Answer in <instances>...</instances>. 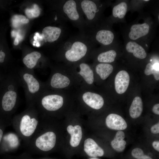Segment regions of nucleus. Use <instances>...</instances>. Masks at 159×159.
Here are the masks:
<instances>
[{
    "label": "nucleus",
    "instance_id": "obj_25",
    "mask_svg": "<svg viewBox=\"0 0 159 159\" xmlns=\"http://www.w3.org/2000/svg\"><path fill=\"white\" fill-rule=\"evenodd\" d=\"M127 4L122 2L114 6L112 9V15L115 17L122 19L125 16L127 10Z\"/></svg>",
    "mask_w": 159,
    "mask_h": 159
},
{
    "label": "nucleus",
    "instance_id": "obj_30",
    "mask_svg": "<svg viewBox=\"0 0 159 159\" xmlns=\"http://www.w3.org/2000/svg\"><path fill=\"white\" fill-rule=\"evenodd\" d=\"M151 132L153 134H157L159 133V123L153 126L150 128Z\"/></svg>",
    "mask_w": 159,
    "mask_h": 159
},
{
    "label": "nucleus",
    "instance_id": "obj_34",
    "mask_svg": "<svg viewBox=\"0 0 159 159\" xmlns=\"http://www.w3.org/2000/svg\"><path fill=\"white\" fill-rule=\"evenodd\" d=\"M8 90L9 91H14V87L13 85H10L8 87Z\"/></svg>",
    "mask_w": 159,
    "mask_h": 159
},
{
    "label": "nucleus",
    "instance_id": "obj_1",
    "mask_svg": "<svg viewBox=\"0 0 159 159\" xmlns=\"http://www.w3.org/2000/svg\"><path fill=\"white\" fill-rule=\"evenodd\" d=\"M66 47L63 56L65 60L70 63H77L82 60L87 56L88 51L87 43L82 40L73 41L68 48Z\"/></svg>",
    "mask_w": 159,
    "mask_h": 159
},
{
    "label": "nucleus",
    "instance_id": "obj_27",
    "mask_svg": "<svg viewBox=\"0 0 159 159\" xmlns=\"http://www.w3.org/2000/svg\"><path fill=\"white\" fill-rule=\"evenodd\" d=\"M25 13L27 17L29 19H32L38 17L40 14V9L37 4H34L31 8H27L25 10Z\"/></svg>",
    "mask_w": 159,
    "mask_h": 159
},
{
    "label": "nucleus",
    "instance_id": "obj_24",
    "mask_svg": "<svg viewBox=\"0 0 159 159\" xmlns=\"http://www.w3.org/2000/svg\"><path fill=\"white\" fill-rule=\"evenodd\" d=\"M116 55L115 50H111L100 54L97 57V60L100 63H111L114 61Z\"/></svg>",
    "mask_w": 159,
    "mask_h": 159
},
{
    "label": "nucleus",
    "instance_id": "obj_18",
    "mask_svg": "<svg viewBox=\"0 0 159 159\" xmlns=\"http://www.w3.org/2000/svg\"><path fill=\"white\" fill-rule=\"evenodd\" d=\"M125 137L124 132L121 130L118 131L115 136L111 143V145L113 148L116 151L120 152L125 149L126 141L123 139Z\"/></svg>",
    "mask_w": 159,
    "mask_h": 159
},
{
    "label": "nucleus",
    "instance_id": "obj_39",
    "mask_svg": "<svg viewBox=\"0 0 159 159\" xmlns=\"http://www.w3.org/2000/svg\"><path fill=\"white\" fill-rule=\"evenodd\" d=\"M37 36H35L34 37V39L35 40H37Z\"/></svg>",
    "mask_w": 159,
    "mask_h": 159
},
{
    "label": "nucleus",
    "instance_id": "obj_36",
    "mask_svg": "<svg viewBox=\"0 0 159 159\" xmlns=\"http://www.w3.org/2000/svg\"><path fill=\"white\" fill-rule=\"evenodd\" d=\"M3 135V132L2 130L0 128V143L1 141Z\"/></svg>",
    "mask_w": 159,
    "mask_h": 159
},
{
    "label": "nucleus",
    "instance_id": "obj_3",
    "mask_svg": "<svg viewBox=\"0 0 159 159\" xmlns=\"http://www.w3.org/2000/svg\"><path fill=\"white\" fill-rule=\"evenodd\" d=\"M56 136L52 131H48L38 137L35 145L39 149L44 151H48L53 148L56 143Z\"/></svg>",
    "mask_w": 159,
    "mask_h": 159
},
{
    "label": "nucleus",
    "instance_id": "obj_19",
    "mask_svg": "<svg viewBox=\"0 0 159 159\" xmlns=\"http://www.w3.org/2000/svg\"><path fill=\"white\" fill-rule=\"evenodd\" d=\"M143 103L141 98L138 96L135 97L129 109V114L132 118L139 117L143 111Z\"/></svg>",
    "mask_w": 159,
    "mask_h": 159
},
{
    "label": "nucleus",
    "instance_id": "obj_2",
    "mask_svg": "<svg viewBox=\"0 0 159 159\" xmlns=\"http://www.w3.org/2000/svg\"><path fill=\"white\" fill-rule=\"evenodd\" d=\"M65 96L63 94L62 95L53 94L46 95L42 99V105L45 109L48 111L57 110L63 106Z\"/></svg>",
    "mask_w": 159,
    "mask_h": 159
},
{
    "label": "nucleus",
    "instance_id": "obj_4",
    "mask_svg": "<svg viewBox=\"0 0 159 159\" xmlns=\"http://www.w3.org/2000/svg\"><path fill=\"white\" fill-rule=\"evenodd\" d=\"M75 71V76L86 85L92 84L94 81V73L90 65L85 62L78 63Z\"/></svg>",
    "mask_w": 159,
    "mask_h": 159
},
{
    "label": "nucleus",
    "instance_id": "obj_16",
    "mask_svg": "<svg viewBox=\"0 0 159 159\" xmlns=\"http://www.w3.org/2000/svg\"><path fill=\"white\" fill-rule=\"evenodd\" d=\"M16 98L17 94L15 92H7L2 99V106L3 109L6 111L11 110L15 105Z\"/></svg>",
    "mask_w": 159,
    "mask_h": 159
},
{
    "label": "nucleus",
    "instance_id": "obj_9",
    "mask_svg": "<svg viewBox=\"0 0 159 159\" xmlns=\"http://www.w3.org/2000/svg\"><path fill=\"white\" fill-rule=\"evenodd\" d=\"M105 123L107 127L113 130H122L127 127L125 120L120 116L114 113L109 115L106 117Z\"/></svg>",
    "mask_w": 159,
    "mask_h": 159
},
{
    "label": "nucleus",
    "instance_id": "obj_20",
    "mask_svg": "<svg viewBox=\"0 0 159 159\" xmlns=\"http://www.w3.org/2000/svg\"><path fill=\"white\" fill-rule=\"evenodd\" d=\"M95 38L100 43L104 45L111 44L113 42L114 35L111 31L105 29L99 31L96 33Z\"/></svg>",
    "mask_w": 159,
    "mask_h": 159
},
{
    "label": "nucleus",
    "instance_id": "obj_14",
    "mask_svg": "<svg viewBox=\"0 0 159 159\" xmlns=\"http://www.w3.org/2000/svg\"><path fill=\"white\" fill-rule=\"evenodd\" d=\"M62 31V29L59 27L47 26L43 29L42 35L45 42L51 43L59 38Z\"/></svg>",
    "mask_w": 159,
    "mask_h": 159
},
{
    "label": "nucleus",
    "instance_id": "obj_32",
    "mask_svg": "<svg viewBox=\"0 0 159 159\" xmlns=\"http://www.w3.org/2000/svg\"><path fill=\"white\" fill-rule=\"evenodd\" d=\"M152 145L155 150L157 151H159V141H155L152 143Z\"/></svg>",
    "mask_w": 159,
    "mask_h": 159
},
{
    "label": "nucleus",
    "instance_id": "obj_17",
    "mask_svg": "<svg viewBox=\"0 0 159 159\" xmlns=\"http://www.w3.org/2000/svg\"><path fill=\"white\" fill-rule=\"evenodd\" d=\"M126 49L127 51L132 53L134 56L137 58L143 59L147 56L145 49L135 42L130 41L128 42L126 46Z\"/></svg>",
    "mask_w": 159,
    "mask_h": 159
},
{
    "label": "nucleus",
    "instance_id": "obj_23",
    "mask_svg": "<svg viewBox=\"0 0 159 159\" xmlns=\"http://www.w3.org/2000/svg\"><path fill=\"white\" fill-rule=\"evenodd\" d=\"M23 78L27 84L29 91L34 93L37 92L39 89V84L38 81L30 74L25 73Z\"/></svg>",
    "mask_w": 159,
    "mask_h": 159
},
{
    "label": "nucleus",
    "instance_id": "obj_5",
    "mask_svg": "<svg viewBox=\"0 0 159 159\" xmlns=\"http://www.w3.org/2000/svg\"><path fill=\"white\" fill-rule=\"evenodd\" d=\"M80 96L84 103L92 109L99 110L104 105V99L98 94L85 90L81 93Z\"/></svg>",
    "mask_w": 159,
    "mask_h": 159
},
{
    "label": "nucleus",
    "instance_id": "obj_37",
    "mask_svg": "<svg viewBox=\"0 0 159 159\" xmlns=\"http://www.w3.org/2000/svg\"><path fill=\"white\" fill-rule=\"evenodd\" d=\"M11 35L13 37H14L15 36V32L14 31L11 32Z\"/></svg>",
    "mask_w": 159,
    "mask_h": 159
},
{
    "label": "nucleus",
    "instance_id": "obj_6",
    "mask_svg": "<svg viewBox=\"0 0 159 159\" xmlns=\"http://www.w3.org/2000/svg\"><path fill=\"white\" fill-rule=\"evenodd\" d=\"M38 122L35 118L28 115H24L20 122L19 129L21 134L26 137L31 136L35 131Z\"/></svg>",
    "mask_w": 159,
    "mask_h": 159
},
{
    "label": "nucleus",
    "instance_id": "obj_33",
    "mask_svg": "<svg viewBox=\"0 0 159 159\" xmlns=\"http://www.w3.org/2000/svg\"><path fill=\"white\" fill-rule=\"evenodd\" d=\"M5 56V53L2 51H0V62L2 63L4 62Z\"/></svg>",
    "mask_w": 159,
    "mask_h": 159
},
{
    "label": "nucleus",
    "instance_id": "obj_8",
    "mask_svg": "<svg viewBox=\"0 0 159 159\" xmlns=\"http://www.w3.org/2000/svg\"><path fill=\"white\" fill-rule=\"evenodd\" d=\"M130 76L125 71L119 72L116 75L115 80V88L117 92L122 94L126 91L129 85Z\"/></svg>",
    "mask_w": 159,
    "mask_h": 159
},
{
    "label": "nucleus",
    "instance_id": "obj_28",
    "mask_svg": "<svg viewBox=\"0 0 159 159\" xmlns=\"http://www.w3.org/2000/svg\"><path fill=\"white\" fill-rule=\"evenodd\" d=\"M159 71L155 69L153 67V64L149 63L147 64L144 73L145 74L147 75L153 74L155 80H159Z\"/></svg>",
    "mask_w": 159,
    "mask_h": 159
},
{
    "label": "nucleus",
    "instance_id": "obj_11",
    "mask_svg": "<svg viewBox=\"0 0 159 159\" xmlns=\"http://www.w3.org/2000/svg\"><path fill=\"white\" fill-rule=\"evenodd\" d=\"M84 147L85 153L90 157H101L104 155L103 149L92 138H88L85 140Z\"/></svg>",
    "mask_w": 159,
    "mask_h": 159
},
{
    "label": "nucleus",
    "instance_id": "obj_41",
    "mask_svg": "<svg viewBox=\"0 0 159 159\" xmlns=\"http://www.w3.org/2000/svg\"><path fill=\"white\" fill-rule=\"evenodd\" d=\"M97 159V158H91V159Z\"/></svg>",
    "mask_w": 159,
    "mask_h": 159
},
{
    "label": "nucleus",
    "instance_id": "obj_10",
    "mask_svg": "<svg viewBox=\"0 0 159 159\" xmlns=\"http://www.w3.org/2000/svg\"><path fill=\"white\" fill-rule=\"evenodd\" d=\"M62 9L63 12L70 20L73 21H77L80 19L77 4L75 1H66L63 4Z\"/></svg>",
    "mask_w": 159,
    "mask_h": 159
},
{
    "label": "nucleus",
    "instance_id": "obj_26",
    "mask_svg": "<svg viewBox=\"0 0 159 159\" xmlns=\"http://www.w3.org/2000/svg\"><path fill=\"white\" fill-rule=\"evenodd\" d=\"M11 21L13 26L17 28L23 24L28 23L29 20L24 15H15L12 18Z\"/></svg>",
    "mask_w": 159,
    "mask_h": 159
},
{
    "label": "nucleus",
    "instance_id": "obj_40",
    "mask_svg": "<svg viewBox=\"0 0 159 159\" xmlns=\"http://www.w3.org/2000/svg\"><path fill=\"white\" fill-rule=\"evenodd\" d=\"M144 1H149V0H144Z\"/></svg>",
    "mask_w": 159,
    "mask_h": 159
},
{
    "label": "nucleus",
    "instance_id": "obj_29",
    "mask_svg": "<svg viewBox=\"0 0 159 159\" xmlns=\"http://www.w3.org/2000/svg\"><path fill=\"white\" fill-rule=\"evenodd\" d=\"M131 155L137 159H153L150 156L145 155L143 151L139 148L133 149L131 152Z\"/></svg>",
    "mask_w": 159,
    "mask_h": 159
},
{
    "label": "nucleus",
    "instance_id": "obj_38",
    "mask_svg": "<svg viewBox=\"0 0 159 159\" xmlns=\"http://www.w3.org/2000/svg\"><path fill=\"white\" fill-rule=\"evenodd\" d=\"M36 46L37 47H39L40 46V45L38 43V42H37L36 44Z\"/></svg>",
    "mask_w": 159,
    "mask_h": 159
},
{
    "label": "nucleus",
    "instance_id": "obj_12",
    "mask_svg": "<svg viewBox=\"0 0 159 159\" xmlns=\"http://www.w3.org/2000/svg\"><path fill=\"white\" fill-rule=\"evenodd\" d=\"M81 8L85 15L87 19L93 20L98 11L96 4L93 1L89 0H84L80 3Z\"/></svg>",
    "mask_w": 159,
    "mask_h": 159
},
{
    "label": "nucleus",
    "instance_id": "obj_31",
    "mask_svg": "<svg viewBox=\"0 0 159 159\" xmlns=\"http://www.w3.org/2000/svg\"><path fill=\"white\" fill-rule=\"evenodd\" d=\"M159 104L158 103L155 104L153 106L152 108V111L155 114L159 115Z\"/></svg>",
    "mask_w": 159,
    "mask_h": 159
},
{
    "label": "nucleus",
    "instance_id": "obj_13",
    "mask_svg": "<svg viewBox=\"0 0 159 159\" xmlns=\"http://www.w3.org/2000/svg\"><path fill=\"white\" fill-rule=\"evenodd\" d=\"M149 31V26L147 23L135 24L130 29L129 37L131 39L135 40L147 35Z\"/></svg>",
    "mask_w": 159,
    "mask_h": 159
},
{
    "label": "nucleus",
    "instance_id": "obj_21",
    "mask_svg": "<svg viewBox=\"0 0 159 159\" xmlns=\"http://www.w3.org/2000/svg\"><path fill=\"white\" fill-rule=\"evenodd\" d=\"M113 67L111 64L107 63H100L95 67L97 74L102 80L106 79L113 71Z\"/></svg>",
    "mask_w": 159,
    "mask_h": 159
},
{
    "label": "nucleus",
    "instance_id": "obj_7",
    "mask_svg": "<svg viewBox=\"0 0 159 159\" xmlns=\"http://www.w3.org/2000/svg\"><path fill=\"white\" fill-rule=\"evenodd\" d=\"M72 79L64 72H56L52 75L50 85L53 88L59 89L68 88L72 84Z\"/></svg>",
    "mask_w": 159,
    "mask_h": 159
},
{
    "label": "nucleus",
    "instance_id": "obj_15",
    "mask_svg": "<svg viewBox=\"0 0 159 159\" xmlns=\"http://www.w3.org/2000/svg\"><path fill=\"white\" fill-rule=\"evenodd\" d=\"M68 132L70 135L69 143L71 146L75 147L80 144L82 138V131L81 127L78 125L73 126L68 125L67 127Z\"/></svg>",
    "mask_w": 159,
    "mask_h": 159
},
{
    "label": "nucleus",
    "instance_id": "obj_22",
    "mask_svg": "<svg viewBox=\"0 0 159 159\" xmlns=\"http://www.w3.org/2000/svg\"><path fill=\"white\" fill-rule=\"evenodd\" d=\"M41 56L39 52H33L26 55L23 58V62L27 67L32 69L36 66Z\"/></svg>",
    "mask_w": 159,
    "mask_h": 159
},
{
    "label": "nucleus",
    "instance_id": "obj_35",
    "mask_svg": "<svg viewBox=\"0 0 159 159\" xmlns=\"http://www.w3.org/2000/svg\"><path fill=\"white\" fill-rule=\"evenodd\" d=\"M19 42V41L17 37H16L14 41V44L15 45H16L18 44Z\"/></svg>",
    "mask_w": 159,
    "mask_h": 159
}]
</instances>
